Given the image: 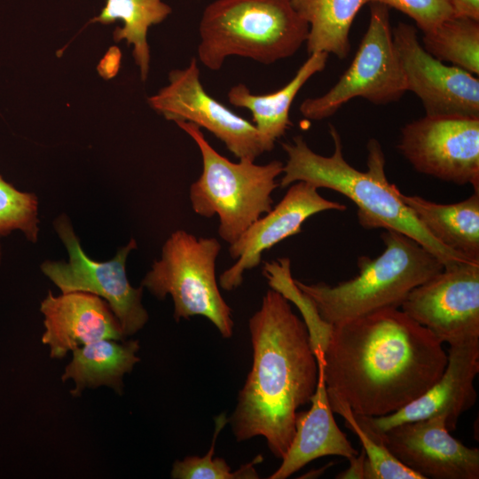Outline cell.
<instances>
[{"label": "cell", "mask_w": 479, "mask_h": 479, "mask_svg": "<svg viewBox=\"0 0 479 479\" xmlns=\"http://www.w3.org/2000/svg\"><path fill=\"white\" fill-rule=\"evenodd\" d=\"M422 43L438 60L479 75V20L453 15L423 33Z\"/></svg>", "instance_id": "cb8c5ba5"}, {"label": "cell", "mask_w": 479, "mask_h": 479, "mask_svg": "<svg viewBox=\"0 0 479 479\" xmlns=\"http://www.w3.org/2000/svg\"><path fill=\"white\" fill-rule=\"evenodd\" d=\"M392 34L406 89L420 99L426 115L479 117L477 77L430 55L413 26L400 22Z\"/></svg>", "instance_id": "4fadbf2b"}, {"label": "cell", "mask_w": 479, "mask_h": 479, "mask_svg": "<svg viewBox=\"0 0 479 479\" xmlns=\"http://www.w3.org/2000/svg\"><path fill=\"white\" fill-rule=\"evenodd\" d=\"M379 434L393 456L423 479L479 478V449L454 438L444 416L404 422Z\"/></svg>", "instance_id": "9a60e30c"}, {"label": "cell", "mask_w": 479, "mask_h": 479, "mask_svg": "<svg viewBox=\"0 0 479 479\" xmlns=\"http://www.w3.org/2000/svg\"><path fill=\"white\" fill-rule=\"evenodd\" d=\"M455 16L479 20V0H446Z\"/></svg>", "instance_id": "f1b7e54d"}, {"label": "cell", "mask_w": 479, "mask_h": 479, "mask_svg": "<svg viewBox=\"0 0 479 479\" xmlns=\"http://www.w3.org/2000/svg\"><path fill=\"white\" fill-rule=\"evenodd\" d=\"M329 133L334 143L330 156L312 151L302 136L294 137L291 143L282 144L287 160L283 167L281 187L303 181L317 189L335 191L357 206V219L363 228L393 230L407 235L444 266L471 261L436 240L402 200L399 189L387 178L385 154L377 139L368 140L367 169L360 171L344 159L341 135L332 124Z\"/></svg>", "instance_id": "3957f363"}, {"label": "cell", "mask_w": 479, "mask_h": 479, "mask_svg": "<svg viewBox=\"0 0 479 479\" xmlns=\"http://www.w3.org/2000/svg\"><path fill=\"white\" fill-rule=\"evenodd\" d=\"M333 412L341 415L344 425L355 434L365 453V479H423L403 465L389 451L367 417L355 413L341 398L327 392Z\"/></svg>", "instance_id": "d4e9b609"}, {"label": "cell", "mask_w": 479, "mask_h": 479, "mask_svg": "<svg viewBox=\"0 0 479 479\" xmlns=\"http://www.w3.org/2000/svg\"><path fill=\"white\" fill-rule=\"evenodd\" d=\"M326 391L357 414H391L441 377L443 343L402 310L385 309L337 325L317 358Z\"/></svg>", "instance_id": "6da1fadb"}, {"label": "cell", "mask_w": 479, "mask_h": 479, "mask_svg": "<svg viewBox=\"0 0 479 479\" xmlns=\"http://www.w3.org/2000/svg\"><path fill=\"white\" fill-rule=\"evenodd\" d=\"M365 453L362 450L360 453L349 459V467L343 472L340 473L336 478L341 479H365Z\"/></svg>", "instance_id": "f546056e"}, {"label": "cell", "mask_w": 479, "mask_h": 479, "mask_svg": "<svg viewBox=\"0 0 479 479\" xmlns=\"http://www.w3.org/2000/svg\"><path fill=\"white\" fill-rule=\"evenodd\" d=\"M405 91L389 7L373 3L368 27L349 68L326 94L305 99L300 112L309 120L319 121L333 115L352 98L386 105L397 101Z\"/></svg>", "instance_id": "ba28073f"}, {"label": "cell", "mask_w": 479, "mask_h": 479, "mask_svg": "<svg viewBox=\"0 0 479 479\" xmlns=\"http://www.w3.org/2000/svg\"><path fill=\"white\" fill-rule=\"evenodd\" d=\"M38 199L33 192H22L0 175V239L14 232L27 240H38Z\"/></svg>", "instance_id": "4316f807"}, {"label": "cell", "mask_w": 479, "mask_h": 479, "mask_svg": "<svg viewBox=\"0 0 479 479\" xmlns=\"http://www.w3.org/2000/svg\"><path fill=\"white\" fill-rule=\"evenodd\" d=\"M397 148L417 172L479 193V117L425 115L402 128Z\"/></svg>", "instance_id": "30bf717a"}, {"label": "cell", "mask_w": 479, "mask_h": 479, "mask_svg": "<svg viewBox=\"0 0 479 479\" xmlns=\"http://www.w3.org/2000/svg\"><path fill=\"white\" fill-rule=\"evenodd\" d=\"M384 250L375 258L357 259L358 274L330 286L294 283L314 302L320 317L337 325L385 309H398L409 293L444 269V264L413 239L393 230L381 234Z\"/></svg>", "instance_id": "277c9868"}, {"label": "cell", "mask_w": 479, "mask_h": 479, "mask_svg": "<svg viewBox=\"0 0 479 479\" xmlns=\"http://www.w3.org/2000/svg\"><path fill=\"white\" fill-rule=\"evenodd\" d=\"M170 12L171 8L162 0H106L100 14L91 21L109 24L121 20L123 22L122 27L115 28L114 39L125 40L133 46V58L142 81H145L150 62L148 29L163 21Z\"/></svg>", "instance_id": "603a6c76"}, {"label": "cell", "mask_w": 479, "mask_h": 479, "mask_svg": "<svg viewBox=\"0 0 479 479\" xmlns=\"http://www.w3.org/2000/svg\"><path fill=\"white\" fill-rule=\"evenodd\" d=\"M228 423L224 412L215 418V431L210 448L206 455L187 456L173 463L170 477L173 479H256L259 475L255 466L263 460L257 455L253 460L235 471L222 458L213 459L215 444L223 428Z\"/></svg>", "instance_id": "484cf974"}, {"label": "cell", "mask_w": 479, "mask_h": 479, "mask_svg": "<svg viewBox=\"0 0 479 479\" xmlns=\"http://www.w3.org/2000/svg\"><path fill=\"white\" fill-rule=\"evenodd\" d=\"M169 84L148 98L150 106L167 120L187 122L204 128L239 160H255L265 152L254 123L236 114L212 98L200 79L197 59L169 73Z\"/></svg>", "instance_id": "7c38bea8"}, {"label": "cell", "mask_w": 479, "mask_h": 479, "mask_svg": "<svg viewBox=\"0 0 479 479\" xmlns=\"http://www.w3.org/2000/svg\"><path fill=\"white\" fill-rule=\"evenodd\" d=\"M137 340L101 339L74 349L72 359L66 365L61 381L71 380L72 397H79L85 389L106 386L117 394L123 392V377L140 361Z\"/></svg>", "instance_id": "d6986e66"}, {"label": "cell", "mask_w": 479, "mask_h": 479, "mask_svg": "<svg viewBox=\"0 0 479 479\" xmlns=\"http://www.w3.org/2000/svg\"><path fill=\"white\" fill-rule=\"evenodd\" d=\"M308 23L307 51L334 54L340 59L350 51L349 31L365 0H291Z\"/></svg>", "instance_id": "7402d4cb"}, {"label": "cell", "mask_w": 479, "mask_h": 479, "mask_svg": "<svg viewBox=\"0 0 479 479\" xmlns=\"http://www.w3.org/2000/svg\"><path fill=\"white\" fill-rule=\"evenodd\" d=\"M176 124L196 143L202 159L201 174L190 186L192 208L207 218L217 215L218 234L232 244L271 210V193L279 186L276 178L284 164L272 161L257 165L244 159L232 162L210 145L200 127L187 122Z\"/></svg>", "instance_id": "8992f818"}, {"label": "cell", "mask_w": 479, "mask_h": 479, "mask_svg": "<svg viewBox=\"0 0 479 479\" xmlns=\"http://www.w3.org/2000/svg\"><path fill=\"white\" fill-rule=\"evenodd\" d=\"M328 55L326 52L310 54L309 59L299 67L294 76L285 86L272 93L252 94L242 83L230 89L229 102L250 111L254 125L263 138L265 152L271 151L275 142L292 125L289 112L294 98L310 77L324 70Z\"/></svg>", "instance_id": "ffe728a7"}, {"label": "cell", "mask_w": 479, "mask_h": 479, "mask_svg": "<svg viewBox=\"0 0 479 479\" xmlns=\"http://www.w3.org/2000/svg\"><path fill=\"white\" fill-rule=\"evenodd\" d=\"M2 257H3V251H2V246L0 244V263L2 262Z\"/></svg>", "instance_id": "4dcf8cb0"}, {"label": "cell", "mask_w": 479, "mask_h": 479, "mask_svg": "<svg viewBox=\"0 0 479 479\" xmlns=\"http://www.w3.org/2000/svg\"><path fill=\"white\" fill-rule=\"evenodd\" d=\"M422 226L440 243L471 261H479V193L441 204L400 193Z\"/></svg>", "instance_id": "44dd1931"}, {"label": "cell", "mask_w": 479, "mask_h": 479, "mask_svg": "<svg viewBox=\"0 0 479 479\" xmlns=\"http://www.w3.org/2000/svg\"><path fill=\"white\" fill-rule=\"evenodd\" d=\"M54 228L68 253V261H44L40 267L44 276L61 293L86 292L104 299L126 337L141 330L149 318L142 304L144 287H132L126 273L127 258L137 248L136 240L131 239L111 260L98 262L85 254L66 215L54 221Z\"/></svg>", "instance_id": "9c48e42d"}, {"label": "cell", "mask_w": 479, "mask_h": 479, "mask_svg": "<svg viewBox=\"0 0 479 479\" xmlns=\"http://www.w3.org/2000/svg\"><path fill=\"white\" fill-rule=\"evenodd\" d=\"M392 7L412 19L423 32H428L444 20L453 16L446 0H365Z\"/></svg>", "instance_id": "83f0119b"}, {"label": "cell", "mask_w": 479, "mask_h": 479, "mask_svg": "<svg viewBox=\"0 0 479 479\" xmlns=\"http://www.w3.org/2000/svg\"><path fill=\"white\" fill-rule=\"evenodd\" d=\"M400 308L442 343L479 339V261L444 266L413 288Z\"/></svg>", "instance_id": "8fae6325"}, {"label": "cell", "mask_w": 479, "mask_h": 479, "mask_svg": "<svg viewBox=\"0 0 479 479\" xmlns=\"http://www.w3.org/2000/svg\"><path fill=\"white\" fill-rule=\"evenodd\" d=\"M282 200L260 216L232 244L229 254L235 263L219 277L220 287L232 291L243 282L244 272L257 267L264 251L298 234L310 216L327 210L344 211L343 204L323 198L313 185L298 181L289 185Z\"/></svg>", "instance_id": "5bb4252c"}, {"label": "cell", "mask_w": 479, "mask_h": 479, "mask_svg": "<svg viewBox=\"0 0 479 479\" xmlns=\"http://www.w3.org/2000/svg\"><path fill=\"white\" fill-rule=\"evenodd\" d=\"M448 360L439 380L419 398L385 416L367 417L379 432L397 425L444 416L448 430L456 429L459 417L476 402L474 381L479 373V339L449 345Z\"/></svg>", "instance_id": "2e32d148"}, {"label": "cell", "mask_w": 479, "mask_h": 479, "mask_svg": "<svg viewBox=\"0 0 479 479\" xmlns=\"http://www.w3.org/2000/svg\"><path fill=\"white\" fill-rule=\"evenodd\" d=\"M310 402L311 406L308 411L297 412L293 439L281 459V465L269 479H286L310 461L324 456L336 455L349 459L358 453L334 418L320 373Z\"/></svg>", "instance_id": "ac0fdd59"}, {"label": "cell", "mask_w": 479, "mask_h": 479, "mask_svg": "<svg viewBox=\"0 0 479 479\" xmlns=\"http://www.w3.org/2000/svg\"><path fill=\"white\" fill-rule=\"evenodd\" d=\"M248 326L252 366L228 422L238 442L263 436L271 453L282 459L298 408L315 392L318 362L304 321L279 292H266Z\"/></svg>", "instance_id": "7a4b0ae2"}, {"label": "cell", "mask_w": 479, "mask_h": 479, "mask_svg": "<svg viewBox=\"0 0 479 479\" xmlns=\"http://www.w3.org/2000/svg\"><path fill=\"white\" fill-rule=\"evenodd\" d=\"M44 332L42 342L51 358H63L74 349L101 339L126 338L108 303L86 292L54 295L51 291L40 304Z\"/></svg>", "instance_id": "e0dca14e"}, {"label": "cell", "mask_w": 479, "mask_h": 479, "mask_svg": "<svg viewBox=\"0 0 479 479\" xmlns=\"http://www.w3.org/2000/svg\"><path fill=\"white\" fill-rule=\"evenodd\" d=\"M198 59L219 70L230 56L271 64L306 43L309 25L291 0H216L203 11Z\"/></svg>", "instance_id": "5b68a950"}, {"label": "cell", "mask_w": 479, "mask_h": 479, "mask_svg": "<svg viewBox=\"0 0 479 479\" xmlns=\"http://www.w3.org/2000/svg\"><path fill=\"white\" fill-rule=\"evenodd\" d=\"M221 244L216 238H197L184 230L170 234L144 277L141 286L174 304V319L194 316L208 318L224 338L233 334L232 309L223 298L216 277V262Z\"/></svg>", "instance_id": "52a82bcc"}]
</instances>
